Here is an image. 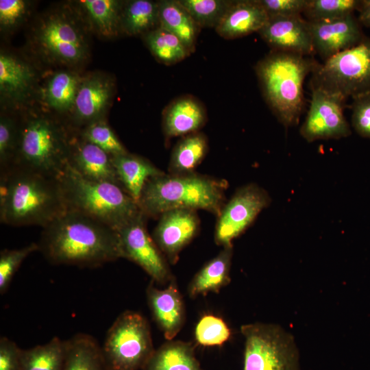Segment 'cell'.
<instances>
[{
    "label": "cell",
    "instance_id": "obj_38",
    "mask_svg": "<svg viewBox=\"0 0 370 370\" xmlns=\"http://www.w3.org/2000/svg\"><path fill=\"white\" fill-rule=\"evenodd\" d=\"M21 124L6 116L0 120V172L12 166L16 155Z\"/></svg>",
    "mask_w": 370,
    "mask_h": 370
},
{
    "label": "cell",
    "instance_id": "obj_20",
    "mask_svg": "<svg viewBox=\"0 0 370 370\" xmlns=\"http://www.w3.org/2000/svg\"><path fill=\"white\" fill-rule=\"evenodd\" d=\"M202 103L192 96H182L171 101L164 109L162 127L166 138L184 136L199 132L206 121Z\"/></svg>",
    "mask_w": 370,
    "mask_h": 370
},
{
    "label": "cell",
    "instance_id": "obj_39",
    "mask_svg": "<svg viewBox=\"0 0 370 370\" xmlns=\"http://www.w3.org/2000/svg\"><path fill=\"white\" fill-rule=\"evenodd\" d=\"M38 243H32L16 249H3L0 253V293L3 294L23 260L32 253L38 251Z\"/></svg>",
    "mask_w": 370,
    "mask_h": 370
},
{
    "label": "cell",
    "instance_id": "obj_27",
    "mask_svg": "<svg viewBox=\"0 0 370 370\" xmlns=\"http://www.w3.org/2000/svg\"><path fill=\"white\" fill-rule=\"evenodd\" d=\"M208 150V140L204 134L197 132L182 136L172 151L169 173L180 175L195 172Z\"/></svg>",
    "mask_w": 370,
    "mask_h": 370
},
{
    "label": "cell",
    "instance_id": "obj_15",
    "mask_svg": "<svg viewBox=\"0 0 370 370\" xmlns=\"http://www.w3.org/2000/svg\"><path fill=\"white\" fill-rule=\"evenodd\" d=\"M258 34L272 51L307 56L314 53L308 21L301 15L269 16Z\"/></svg>",
    "mask_w": 370,
    "mask_h": 370
},
{
    "label": "cell",
    "instance_id": "obj_41",
    "mask_svg": "<svg viewBox=\"0 0 370 370\" xmlns=\"http://www.w3.org/2000/svg\"><path fill=\"white\" fill-rule=\"evenodd\" d=\"M269 16H299L304 14L308 0H258Z\"/></svg>",
    "mask_w": 370,
    "mask_h": 370
},
{
    "label": "cell",
    "instance_id": "obj_22",
    "mask_svg": "<svg viewBox=\"0 0 370 370\" xmlns=\"http://www.w3.org/2000/svg\"><path fill=\"white\" fill-rule=\"evenodd\" d=\"M112 161L121 186L136 203L147 182L164 173L146 158L129 152L112 157Z\"/></svg>",
    "mask_w": 370,
    "mask_h": 370
},
{
    "label": "cell",
    "instance_id": "obj_44",
    "mask_svg": "<svg viewBox=\"0 0 370 370\" xmlns=\"http://www.w3.org/2000/svg\"><path fill=\"white\" fill-rule=\"evenodd\" d=\"M358 12L360 25L370 27V0H361Z\"/></svg>",
    "mask_w": 370,
    "mask_h": 370
},
{
    "label": "cell",
    "instance_id": "obj_1",
    "mask_svg": "<svg viewBox=\"0 0 370 370\" xmlns=\"http://www.w3.org/2000/svg\"><path fill=\"white\" fill-rule=\"evenodd\" d=\"M38 245L39 251L55 264L97 267L122 258L116 230L71 210L42 227Z\"/></svg>",
    "mask_w": 370,
    "mask_h": 370
},
{
    "label": "cell",
    "instance_id": "obj_34",
    "mask_svg": "<svg viewBox=\"0 0 370 370\" xmlns=\"http://www.w3.org/2000/svg\"><path fill=\"white\" fill-rule=\"evenodd\" d=\"M79 86L77 77L69 72L55 74L47 88L48 103L59 111L70 109L74 105Z\"/></svg>",
    "mask_w": 370,
    "mask_h": 370
},
{
    "label": "cell",
    "instance_id": "obj_4",
    "mask_svg": "<svg viewBox=\"0 0 370 370\" xmlns=\"http://www.w3.org/2000/svg\"><path fill=\"white\" fill-rule=\"evenodd\" d=\"M317 63L307 56L271 51L256 66L264 97L286 127L299 123L304 108V82Z\"/></svg>",
    "mask_w": 370,
    "mask_h": 370
},
{
    "label": "cell",
    "instance_id": "obj_18",
    "mask_svg": "<svg viewBox=\"0 0 370 370\" xmlns=\"http://www.w3.org/2000/svg\"><path fill=\"white\" fill-rule=\"evenodd\" d=\"M39 41L53 57L67 62H76L85 55V43L75 27L67 20L54 17L39 32Z\"/></svg>",
    "mask_w": 370,
    "mask_h": 370
},
{
    "label": "cell",
    "instance_id": "obj_5",
    "mask_svg": "<svg viewBox=\"0 0 370 370\" xmlns=\"http://www.w3.org/2000/svg\"><path fill=\"white\" fill-rule=\"evenodd\" d=\"M58 180L66 210L88 216L116 231L142 214L122 186L86 179L69 163Z\"/></svg>",
    "mask_w": 370,
    "mask_h": 370
},
{
    "label": "cell",
    "instance_id": "obj_28",
    "mask_svg": "<svg viewBox=\"0 0 370 370\" xmlns=\"http://www.w3.org/2000/svg\"><path fill=\"white\" fill-rule=\"evenodd\" d=\"M66 340L56 336L48 343L21 349V370H63Z\"/></svg>",
    "mask_w": 370,
    "mask_h": 370
},
{
    "label": "cell",
    "instance_id": "obj_9",
    "mask_svg": "<svg viewBox=\"0 0 370 370\" xmlns=\"http://www.w3.org/2000/svg\"><path fill=\"white\" fill-rule=\"evenodd\" d=\"M245 338L243 370H299L293 337L275 324L241 326Z\"/></svg>",
    "mask_w": 370,
    "mask_h": 370
},
{
    "label": "cell",
    "instance_id": "obj_36",
    "mask_svg": "<svg viewBox=\"0 0 370 370\" xmlns=\"http://www.w3.org/2000/svg\"><path fill=\"white\" fill-rule=\"evenodd\" d=\"M230 336L231 330L224 320L212 314L203 315L195 328L197 343L204 347L222 345Z\"/></svg>",
    "mask_w": 370,
    "mask_h": 370
},
{
    "label": "cell",
    "instance_id": "obj_17",
    "mask_svg": "<svg viewBox=\"0 0 370 370\" xmlns=\"http://www.w3.org/2000/svg\"><path fill=\"white\" fill-rule=\"evenodd\" d=\"M68 163L86 179L108 182L121 186L112 156L81 136L71 138Z\"/></svg>",
    "mask_w": 370,
    "mask_h": 370
},
{
    "label": "cell",
    "instance_id": "obj_31",
    "mask_svg": "<svg viewBox=\"0 0 370 370\" xmlns=\"http://www.w3.org/2000/svg\"><path fill=\"white\" fill-rule=\"evenodd\" d=\"M32 73L29 67L16 58L5 54L0 55V89L10 96L24 92L30 85Z\"/></svg>",
    "mask_w": 370,
    "mask_h": 370
},
{
    "label": "cell",
    "instance_id": "obj_43",
    "mask_svg": "<svg viewBox=\"0 0 370 370\" xmlns=\"http://www.w3.org/2000/svg\"><path fill=\"white\" fill-rule=\"evenodd\" d=\"M27 3L22 0L0 1V22L3 27H11L24 16Z\"/></svg>",
    "mask_w": 370,
    "mask_h": 370
},
{
    "label": "cell",
    "instance_id": "obj_14",
    "mask_svg": "<svg viewBox=\"0 0 370 370\" xmlns=\"http://www.w3.org/2000/svg\"><path fill=\"white\" fill-rule=\"evenodd\" d=\"M314 52L325 61L358 45L365 37L354 14L345 17L308 21Z\"/></svg>",
    "mask_w": 370,
    "mask_h": 370
},
{
    "label": "cell",
    "instance_id": "obj_32",
    "mask_svg": "<svg viewBox=\"0 0 370 370\" xmlns=\"http://www.w3.org/2000/svg\"><path fill=\"white\" fill-rule=\"evenodd\" d=\"M80 3L99 32L106 36L116 34L121 24L120 3L114 0H84Z\"/></svg>",
    "mask_w": 370,
    "mask_h": 370
},
{
    "label": "cell",
    "instance_id": "obj_24",
    "mask_svg": "<svg viewBox=\"0 0 370 370\" xmlns=\"http://www.w3.org/2000/svg\"><path fill=\"white\" fill-rule=\"evenodd\" d=\"M159 26L176 36L190 53L195 50L199 27L178 0L158 1Z\"/></svg>",
    "mask_w": 370,
    "mask_h": 370
},
{
    "label": "cell",
    "instance_id": "obj_42",
    "mask_svg": "<svg viewBox=\"0 0 370 370\" xmlns=\"http://www.w3.org/2000/svg\"><path fill=\"white\" fill-rule=\"evenodd\" d=\"M21 352L18 345L10 338L0 339V370H21Z\"/></svg>",
    "mask_w": 370,
    "mask_h": 370
},
{
    "label": "cell",
    "instance_id": "obj_30",
    "mask_svg": "<svg viewBox=\"0 0 370 370\" xmlns=\"http://www.w3.org/2000/svg\"><path fill=\"white\" fill-rule=\"evenodd\" d=\"M145 40L153 55L167 65L177 63L190 54L176 36L160 26L145 34Z\"/></svg>",
    "mask_w": 370,
    "mask_h": 370
},
{
    "label": "cell",
    "instance_id": "obj_10",
    "mask_svg": "<svg viewBox=\"0 0 370 370\" xmlns=\"http://www.w3.org/2000/svg\"><path fill=\"white\" fill-rule=\"evenodd\" d=\"M268 193L256 184L238 188L223 205L214 231V241L219 245L232 246V241L243 234L258 214L271 204Z\"/></svg>",
    "mask_w": 370,
    "mask_h": 370
},
{
    "label": "cell",
    "instance_id": "obj_16",
    "mask_svg": "<svg viewBox=\"0 0 370 370\" xmlns=\"http://www.w3.org/2000/svg\"><path fill=\"white\" fill-rule=\"evenodd\" d=\"M146 294L157 325L168 341L173 340L182 330L186 317L182 296L175 279L164 289L149 284Z\"/></svg>",
    "mask_w": 370,
    "mask_h": 370
},
{
    "label": "cell",
    "instance_id": "obj_37",
    "mask_svg": "<svg viewBox=\"0 0 370 370\" xmlns=\"http://www.w3.org/2000/svg\"><path fill=\"white\" fill-rule=\"evenodd\" d=\"M80 136L112 157L128 152L113 130L103 119L85 126Z\"/></svg>",
    "mask_w": 370,
    "mask_h": 370
},
{
    "label": "cell",
    "instance_id": "obj_7",
    "mask_svg": "<svg viewBox=\"0 0 370 370\" xmlns=\"http://www.w3.org/2000/svg\"><path fill=\"white\" fill-rule=\"evenodd\" d=\"M101 348L110 370H143L155 351L147 320L134 311L121 313Z\"/></svg>",
    "mask_w": 370,
    "mask_h": 370
},
{
    "label": "cell",
    "instance_id": "obj_3",
    "mask_svg": "<svg viewBox=\"0 0 370 370\" xmlns=\"http://www.w3.org/2000/svg\"><path fill=\"white\" fill-rule=\"evenodd\" d=\"M227 182L195 172L153 177L145 184L137 204L146 218L175 209L204 210L218 216L225 203Z\"/></svg>",
    "mask_w": 370,
    "mask_h": 370
},
{
    "label": "cell",
    "instance_id": "obj_40",
    "mask_svg": "<svg viewBox=\"0 0 370 370\" xmlns=\"http://www.w3.org/2000/svg\"><path fill=\"white\" fill-rule=\"evenodd\" d=\"M352 125L358 135L370 139V91L352 98Z\"/></svg>",
    "mask_w": 370,
    "mask_h": 370
},
{
    "label": "cell",
    "instance_id": "obj_8",
    "mask_svg": "<svg viewBox=\"0 0 370 370\" xmlns=\"http://www.w3.org/2000/svg\"><path fill=\"white\" fill-rule=\"evenodd\" d=\"M310 86L354 98L370 91V38L317 63Z\"/></svg>",
    "mask_w": 370,
    "mask_h": 370
},
{
    "label": "cell",
    "instance_id": "obj_25",
    "mask_svg": "<svg viewBox=\"0 0 370 370\" xmlns=\"http://www.w3.org/2000/svg\"><path fill=\"white\" fill-rule=\"evenodd\" d=\"M143 370H204L192 343L170 340L155 349Z\"/></svg>",
    "mask_w": 370,
    "mask_h": 370
},
{
    "label": "cell",
    "instance_id": "obj_13",
    "mask_svg": "<svg viewBox=\"0 0 370 370\" xmlns=\"http://www.w3.org/2000/svg\"><path fill=\"white\" fill-rule=\"evenodd\" d=\"M200 221L195 210L175 209L159 217L153 238L167 261L175 264L181 251L196 236Z\"/></svg>",
    "mask_w": 370,
    "mask_h": 370
},
{
    "label": "cell",
    "instance_id": "obj_33",
    "mask_svg": "<svg viewBox=\"0 0 370 370\" xmlns=\"http://www.w3.org/2000/svg\"><path fill=\"white\" fill-rule=\"evenodd\" d=\"M201 27H214L219 24L232 5L230 0H178Z\"/></svg>",
    "mask_w": 370,
    "mask_h": 370
},
{
    "label": "cell",
    "instance_id": "obj_35",
    "mask_svg": "<svg viewBox=\"0 0 370 370\" xmlns=\"http://www.w3.org/2000/svg\"><path fill=\"white\" fill-rule=\"evenodd\" d=\"M361 0H308L304 14L308 21L337 19L358 11Z\"/></svg>",
    "mask_w": 370,
    "mask_h": 370
},
{
    "label": "cell",
    "instance_id": "obj_6",
    "mask_svg": "<svg viewBox=\"0 0 370 370\" xmlns=\"http://www.w3.org/2000/svg\"><path fill=\"white\" fill-rule=\"evenodd\" d=\"M71 136L58 121L44 115L21 123L13 166L58 178L68 163Z\"/></svg>",
    "mask_w": 370,
    "mask_h": 370
},
{
    "label": "cell",
    "instance_id": "obj_23",
    "mask_svg": "<svg viewBox=\"0 0 370 370\" xmlns=\"http://www.w3.org/2000/svg\"><path fill=\"white\" fill-rule=\"evenodd\" d=\"M232 246L223 247L214 258L208 261L190 281L188 293L190 297L218 293L230 282Z\"/></svg>",
    "mask_w": 370,
    "mask_h": 370
},
{
    "label": "cell",
    "instance_id": "obj_19",
    "mask_svg": "<svg viewBox=\"0 0 370 370\" xmlns=\"http://www.w3.org/2000/svg\"><path fill=\"white\" fill-rule=\"evenodd\" d=\"M268 19L258 0L233 1L215 30L225 39H234L258 32Z\"/></svg>",
    "mask_w": 370,
    "mask_h": 370
},
{
    "label": "cell",
    "instance_id": "obj_2",
    "mask_svg": "<svg viewBox=\"0 0 370 370\" xmlns=\"http://www.w3.org/2000/svg\"><path fill=\"white\" fill-rule=\"evenodd\" d=\"M66 210L58 178L17 166L0 172V221L42 228Z\"/></svg>",
    "mask_w": 370,
    "mask_h": 370
},
{
    "label": "cell",
    "instance_id": "obj_29",
    "mask_svg": "<svg viewBox=\"0 0 370 370\" xmlns=\"http://www.w3.org/2000/svg\"><path fill=\"white\" fill-rule=\"evenodd\" d=\"M121 25L130 35L147 34L159 26L158 1H128L121 12Z\"/></svg>",
    "mask_w": 370,
    "mask_h": 370
},
{
    "label": "cell",
    "instance_id": "obj_11",
    "mask_svg": "<svg viewBox=\"0 0 370 370\" xmlns=\"http://www.w3.org/2000/svg\"><path fill=\"white\" fill-rule=\"evenodd\" d=\"M310 87V106L300 135L308 142L349 136L352 132L343 114L347 99L321 88Z\"/></svg>",
    "mask_w": 370,
    "mask_h": 370
},
{
    "label": "cell",
    "instance_id": "obj_12",
    "mask_svg": "<svg viewBox=\"0 0 370 370\" xmlns=\"http://www.w3.org/2000/svg\"><path fill=\"white\" fill-rule=\"evenodd\" d=\"M146 219L142 213L117 231L122 258L140 266L156 283L169 284L173 275L166 258L147 231Z\"/></svg>",
    "mask_w": 370,
    "mask_h": 370
},
{
    "label": "cell",
    "instance_id": "obj_26",
    "mask_svg": "<svg viewBox=\"0 0 370 370\" xmlns=\"http://www.w3.org/2000/svg\"><path fill=\"white\" fill-rule=\"evenodd\" d=\"M63 370H110L102 348L90 335L78 334L66 340Z\"/></svg>",
    "mask_w": 370,
    "mask_h": 370
},
{
    "label": "cell",
    "instance_id": "obj_21",
    "mask_svg": "<svg viewBox=\"0 0 370 370\" xmlns=\"http://www.w3.org/2000/svg\"><path fill=\"white\" fill-rule=\"evenodd\" d=\"M111 94L112 86L103 78L95 76L83 82L79 86L73 105L77 123L86 126L101 120Z\"/></svg>",
    "mask_w": 370,
    "mask_h": 370
}]
</instances>
